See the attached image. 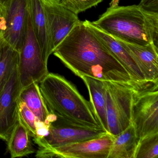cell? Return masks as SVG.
Returning a JSON list of instances; mask_svg holds the SVG:
<instances>
[{"mask_svg":"<svg viewBox=\"0 0 158 158\" xmlns=\"http://www.w3.org/2000/svg\"><path fill=\"white\" fill-rule=\"evenodd\" d=\"M53 53L80 78L135 84L123 64L83 21L75 26Z\"/></svg>","mask_w":158,"mask_h":158,"instance_id":"cell-1","label":"cell"},{"mask_svg":"<svg viewBox=\"0 0 158 158\" xmlns=\"http://www.w3.org/2000/svg\"><path fill=\"white\" fill-rule=\"evenodd\" d=\"M39 83L49 111L57 118L81 125L102 127L90 101L64 77L49 73Z\"/></svg>","mask_w":158,"mask_h":158,"instance_id":"cell-2","label":"cell"},{"mask_svg":"<svg viewBox=\"0 0 158 158\" xmlns=\"http://www.w3.org/2000/svg\"><path fill=\"white\" fill-rule=\"evenodd\" d=\"M103 32L127 43L158 46V14L147 12L138 5L110 7L92 22Z\"/></svg>","mask_w":158,"mask_h":158,"instance_id":"cell-3","label":"cell"},{"mask_svg":"<svg viewBox=\"0 0 158 158\" xmlns=\"http://www.w3.org/2000/svg\"><path fill=\"white\" fill-rule=\"evenodd\" d=\"M131 121L139 139L158 133V80L135 85Z\"/></svg>","mask_w":158,"mask_h":158,"instance_id":"cell-4","label":"cell"},{"mask_svg":"<svg viewBox=\"0 0 158 158\" xmlns=\"http://www.w3.org/2000/svg\"><path fill=\"white\" fill-rule=\"evenodd\" d=\"M19 53L17 71L23 89L33 83H39L49 73L48 63L43 59L34 32L28 6L23 39Z\"/></svg>","mask_w":158,"mask_h":158,"instance_id":"cell-5","label":"cell"},{"mask_svg":"<svg viewBox=\"0 0 158 158\" xmlns=\"http://www.w3.org/2000/svg\"><path fill=\"white\" fill-rule=\"evenodd\" d=\"M109 133L115 136L131 122V110L135 85L134 83L104 81Z\"/></svg>","mask_w":158,"mask_h":158,"instance_id":"cell-6","label":"cell"},{"mask_svg":"<svg viewBox=\"0 0 158 158\" xmlns=\"http://www.w3.org/2000/svg\"><path fill=\"white\" fill-rule=\"evenodd\" d=\"M107 133L102 127L81 125L56 118L50 123L46 135L34 138V140L39 148H57L95 138Z\"/></svg>","mask_w":158,"mask_h":158,"instance_id":"cell-7","label":"cell"},{"mask_svg":"<svg viewBox=\"0 0 158 158\" xmlns=\"http://www.w3.org/2000/svg\"><path fill=\"white\" fill-rule=\"evenodd\" d=\"M114 136L109 133L101 136L57 148H39V158H108Z\"/></svg>","mask_w":158,"mask_h":158,"instance_id":"cell-8","label":"cell"},{"mask_svg":"<svg viewBox=\"0 0 158 158\" xmlns=\"http://www.w3.org/2000/svg\"><path fill=\"white\" fill-rule=\"evenodd\" d=\"M22 90L17 65L0 93V139L6 142L18 122L19 96Z\"/></svg>","mask_w":158,"mask_h":158,"instance_id":"cell-9","label":"cell"},{"mask_svg":"<svg viewBox=\"0 0 158 158\" xmlns=\"http://www.w3.org/2000/svg\"><path fill=\"white\" fill-rule=\"evenodd\" d=\"M44 9L52 50L80 21L77 15L62 5L59 0H40Z\"/></svg>","mask_w":158,"mask_h":158,"instance_id":"cell-10","label":"cell"},{"mask_svg":"<svg viewBox=\"0 0 158 158\" xmlns=\"http://www.w3.org/2000/svg\"><path fill=\"white\" fill-rule=\"evenodd\" d=\"M28 6V0H10L4 8L5 29L1 35L19 52L23 39Z\"/></svg>","mask_w":158,"mask_h":158,"instance_id":"cell-11","label":"cell"},{"mask_svg":"<svg viewBox=\"0 0 158 158\" xmlns=\"http://www.w3.org/2000/svg\"><path fill=\"white\" fill-rule=\"evenodd\" d=\"M115 39L129 52L146 81L158 80V46L153 42L140 46Z\"/></svg>","mask_w":158,"mask_h":158,"instance_id":"cell-12","label":"cell"},{"mask_svg":"<svg viewBox=\"0 0 158 158\" xmlns=\"http://www.w3.org/2000/svg\"><path fill=\"white\" fill-rule=\"evenodd\" d=\"M85 23L104 43L111 53L125 67L134 83L140 84L147 82L129 52L113 37L103 32L90 21L85 20Z\"/></svg>","mask_w":158,"mask_h":158,"instance_id":"cell-13","label":"cell"},{"mask_svg":"<svg viewBox=\"0 0 158 158\" xmlns=\"http://www.w3.org/2000/svg\"><path fill=\"white\" fill-rule=\"evenodd\" d=\"M28 7L35 35L41 48L43 59L48 63L53 53L44 9L40 0H28Z\"/></svg>","mask_w":158,"mask_h":158,"instance_id":"cell-14","label":"cell"},{"mask_svg":"<svg viewBox=\"0 0 158 158\" xmlns=\"http://www.w3.org/2000/svg\"><path fill=\"white\" fill-rule=\"evenodd\" d=\"M88 89L90 101L102 127L109 133L106 111V89L104 81L93 77H82Z\"/></svg>","mask_w":158,"mask_h":158,"instance_id":"cell-15","label":"cell"},{"mask_svg":"<svg viewBox=\"0 0 158 158\" xmlns=\"http://www.w3.org/2000/svg\"><path fill=\"white\" fill-rule=\"evenodd\" d=\"M31 137L29 131L18 114V122L7 141L11 158L24 157L35 152Z\"/></svg>","mask_w":158,"mask_h":158,"instance_id":"cell-16","label":"cell"},{"mask_svg":"<svg viewBox=\"0 0 158 158\" xmlns=\"http://www.w3.org/2000/svg\"><path fill=\"white\" fill-rule=\"evenodd\" d=\"M111 149L108 158H135L139 139L133 125L113 136Z\"/></svg>","mask_w":158,"mask_h":158,"instance_id":"cell-17","label":"cell"},{"mask_svg":"<svg viewBox=\"0 0 158 158\" xmlns=\"http://www.w3.org/2000/svg\"><path fill=\"white\" fill-rule=\"evenodd\" d=\"M39 84L33 83L22 89L19 98L26 104L38 121L47 123L51 113L40 92Z\"/></svg>","mask_w":158,"mask_h":158,"instance_id":"cell-18","label":"cell"},{"mask_svg":"<svg viewBox=\"0 0 158 158\" xmlns=\"http://www.w3.org/2000/svg\"><path fill=\"white\" fill-rule=\"evenodd\" d=\"M19 52L0 35V93L3 90L14 68L17 66Z\"/></svg>","mask_w":158,"mask_h":158,"instance_id":"cell-19","label":"cell"},{"mask_svg":"<svg viewBox=\"0 0 158 158\" xmlns=\"http://www.w3.org/2000/svg\"><path fill=\"white\" fill-rule=\"evenodd\" d=\"M135 158H158V133L140 139Z\"/></svg>","mask_w":158,"mask_h":158,"instance_id":"cell-20","label":"cell"},{"mask_svg":"<svg viewBox=\"0 0 158 158\" xmlns=\"http://www.w3.org/2000/svg\"><path fill=\"white\" fill-rule=\"evenodd\" d=\"M18 113L23 123L29 131L31 136L37 137L38 134L36 124V117L26 104L20 98L18 104Z\"/></svg>","mask_w":158,"mask_h":158,"instance_id":"cell-21","label":"cell"},{"mask_svg":"<svg viewBox=\"0 0 158 158\" xmlns=\"http://www.w3.org/2000/svg\"><path fill=\"white\" fill-rule=\"evenodd\" d=\"M62 5L75 14L97 6L103 0H59Z\"/></svg>","mask_w":158,"mask_h":158,"instance_id":"cell-22","label":"cell"},{"mask_svg":"<svg viewBox=\"0 0 158 158\" xmlns=\"http://www.w3.org/2000/svg\"><path fill=\"white\" fill-rule=\"evenodd\" d=\"M138 5L147 12L158 14V0H141Z\"/></svg>","mask_w":158,"mask_h":158,"instance_id":"cell-23","label":"cell"},{"mask_svg":"<svg viewBox=\"0 0 158 158\" xmlns=\"http://www.w3.org/2000/svg\"><path fill=\"white\" fill-rule=\"evenodd\" d=\"M120 0H112L110 3V7H114L118 6Z\"/></svg>","mask_w":158,"mask_h":158,"instance_id":"cell-24","label":"cell"},{"mask_svg":"<svg viewBox=\"0 0 158 158\" xmlns=\"http://www.w3.org/2000/svg\"><path fill=\"white\" fill-rule=\"evenodd\" d=\"M10 0H0V3L3 7H6Z\"/></svg>","mask_w":158,"mask_h":158,"instance_id":"cell-25","label":"cell"},{"mask_svg":"<svg viewBox=\"0 0 158 158\" xmlns=\"http://www.w3.org/2000/svg\"><path fill=\"white\" fill-rule=\"evenodd\" d=\"M3 7L2 6L1 4L0 3V14L2 13V9H3Z\"/></svg>","mask_w":158,"mask_h":158,"instance_id":"cell-26","label":"cell"}]
</instances>
